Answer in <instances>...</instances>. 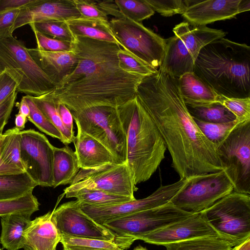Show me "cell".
<instances>
[{"mask_svg": "<svg viewBox=\"0 0 250 250\" xmlns=\"http://www.w3.org/2000/svg\"><path fill=\"white\" fill-rule=\"evenodd\" d=\"M136 97L163 139L180 179L222 170L215 146L203 134L181 95L178 79L159 68L143 78Z\"/></svg>", "mask_w": 250, "mask_h": 250, "instance_id": "6da1fadb", "label": "cell"}, {"mask_svg": "<svg viewBox=\"0 0 250 250\" xmlns=\"http://www.w3.org/2000/svg\"><path fill=\"white\" fill-rule=\"evenodd\" d=\"M193 120L203 134L215 146L225 140L234 128L241 124L235 120L225 123H210L196 119Z\"/></svg>", "mask_w": 250, "mask_h": 250, "instance_id": "e575fe53", "label": "cell"}, {"mask_svg": "<svg viewBox=\"0 0 250 250\" xmlns=\"http://www.w3.org/2000/svg\"><path fill=\"white\" fill-rule=\"evenodd\" d=\"M188 179L161 186L148 196L108 206H92L81 203L82 210L100 225L128 215L156 208L170 202L173 197L187 184Z\"/></svg>", "mask_w": 250, "mask_h": 250, "instance_id": "4fadbf2b", "label": "cell"}, {"mask_svg": "<svg viewBox=\"0 0 250 250\" xmlns=\"http://www.w3.org/2000/svg\"><path fill=\"white\" fill-rule=\"evenodd\" d=\"M0 250H1V249L0 248Z\"/></svg>", "mask_w": 250, "mask_h": 250, "instance_id": "91938a15", "label": "cell"}, {"mask_svg": "<svg viewBox=\"0 0 250 250\" xmlns=\"http://www.w3.org/2000/svg\"><path fill=\"white\" fill-rule=\"evenodd\" d=\"M27 120V118L26 116L18 113L15 116V127L20 131L23 130Z\"/></svg>", "mask_w": 250, "mask_h": 250, "instance_id": "f5cc1de1", "label": "cell"}, {"mask_svg": "<svg viewBox=\"0 0 250 250\" xmlns=\"http://www.w3.org/2000/svg\"><path fill=\"white\" fill-rule=\"evenodd\" d=\"M1 148V157L5 164L25 172L21 159L20 130L16 127L7 130Z\"/></svg>", "mask_w": 250, "mask_h": 250, "instance_id": "1f68e13d", "label": "cell"}, {"mask_svg": "<svg viewBox=\"0 0 250 250\" xmlns=\"http://www.w3.org/2000/svg\"><path fill=\"white\" fill-rule=\"evenodd\" d=\"M81 17L108 21L107 16L96 5L95 0H73Z\"/></svg>", "mask_w": 250, "mask_h": 250, "instance_id": "7bdbcfd3", "label": "cell"}, {"mask_svg": "<svg viewBox=\"0 0 250 250\" xmlns=\"http://www.w3.org/2000/svg\"><path fill=\"white\" fill-rule=\"evenodd\" d=\"M117 57L121 68L128 73L145 77L158 71L122 48L118 50Z\"/></svg>", "mask_w": 250, "mask_h": 250, "instance_id": "74e56055", "label": "cell"}, {"mask_svg": "<svg viewBox=\"0 0 250 250\" xmlns=\"http://www.w3.org/2000/svg\"><path fill=\"white\" fill-rule=\"evenodd\" d=\"M20 145L25 172L37 186L53 187L54 146L33 129L20 131Z\"/></svg>", "mask_w": 250, "mask_h": 250, "instance_id": "7c38bea8", "label": "cell"}, {"mask_svg": "<svg viewBox=\"0 0 250 250\" xmlns=\"http://www.w3.org/2000/svg\"><path fill=\"white\" fill-rule=\"evenodd\" d=\"M232 250H250V237L243 243L234 247Z\"/></svg>", "mask_w": 250, "mask_h": 250, "instance_id": "9f6ffc18", "label": "cell"}, {"mask_svg": "<svg viewBox=\"0 0 250 250\" xmlns=\"http://www.w3.org/2000/svg\"><path fill=\"white\" fill-rule=\"evenodd\" d=\"M121 47L152 68L158 70L165 54L167 40L140 22L113 18L109 21Z\"/></svg>", "mask_w": 250, "mask_h": 250, "instance_id": "9c48e42d", "label": "cell"}, {"mask_svg": "<svg viewBox=\"0 0 250 250\" xmlns=\"http://www.w3.org/2000/svg\"><path fill=\"white\" fill-rule=\"evenodd\" d=\"M34 0H0V11L8 9H20L31 3Z\"/></svg>", "mask_w": 250, "mask_h": 250, "instance_id": "c3c4849f", "label": "cell"}, {"mask_svg": "<svg viewBox=\"0 0 250 250\" xmlns=\"http://www.w3.org/2000/svg\"><path fill=\"white\" fill-rule=\"evenodd\" d=\"M187 107L193 119L205 122L225 123L236 119L235 116L220 103L200 106L187 105Z\"/></svg>", "mask_w": 250, "mask_h": 250, "instance_id": "4dcf8cb0", "label": "cell"}, {"mask_svg": "<svg viewBox=\"0 0 250 250\" xmlns=\"http://www.w3.org/2000/svg\"><path fill=\"white\" fill-rule=\"evenodd\" d=\"M166 40L165 54L159 68L178 79L193 73L194 60L183 41L175 35Z\"/></svg>", "mask_w": 250, "mask_h": 250, "instance_id": "7402d4cb", "label": "cell"}, {"mask_svg": "<svg viewBox=\"0 0 250 250\" xmlns=\"http://www.w3.org/2000/svg\"><path fill=\"white\" fill-rule=\"evenodd\" d=\"M20 9L0 11V39L13 37V26Z\"/></svg>", "mask_w": 250, "mask_h": 250, "instance_id": "ee69618b", "label": "cell"}, {"mask_svg": "<svg viewBox=\"0 0 250 250\" xmlns=\"http://www.w3.org/2000/svg\"><path fill=\"white\" fill-rule=\"evenodd\" d=\"M250 10V0H189L182 16L190 24L206 26Z\"/></svg>", "mask_w": 250, "mask_h": 250, "instance_id": "9a60e30c", "label": "cell"}, {"mask_svg": "<svg viewBox=\"0 0 250 250\" xmlns=\"http://www.w3.org/2000/svg\"><path fill=\"white\" fill-rule=\"evenodd\" d=\"M115 2L124 18L137 22L150 18L155 12L146 0H115Z\"/></svg>", "mask_w": 250, "mask_h": 250, "instance_id": "836d02e7", "label": "cell"}, {"mask_svg": "<svg viewBox=\"0 0 250 250\" xmlns=\"http://www.w3.org/2000/svg\"><path fill=\"white\" fill-rule=\"evenodd\" d=\"M193 73L218 95L250 97V47L224 38L203 47Z\"/></svg>", "mask_w": 250, "mask_h": 250, "instance_id": "3957f363", "label": "cell"}, {"mask_svg": "<svg viewBox=\"0 0 250 250\" xmlns=\"http://www.w3.org/2000/svg\"><path fill=\"white\" fill-rule=\"evenodd\" d=\"M12 111H9L0 117V135L3 133V129L7 124Z\"/></svg>", "mask_w": 250, "mask_h": 250, "instance_id": "11a10c76", "label": "cell"}, {"mask_svg": "<svg viewBox=\"0 0 250 250\" xmlns=\"http://www.w3.org/2000/svg\"><path fill=\"white\" fill-rule=\"evenodd\" d=\"M75 151L67 145L54 146L53 166V187L71 184L80 169Z\"/></svg>", "mask_w": 250, "mask_h": 250, "instance_id": "d4e9b609", "label": "cell"}, {"mask_svg": "<svg viewBox=\"0 0 250 250\" xmlns=\"http://www.w3.org/2000/svg\"><path fill=\"white\" fill-rule=\"evenodd\" d=\"M37 186L25 172L0 175V201L21 197L33 192Z\"/></svg>", "mask_w": 250, "mask_h": 250, "instance_id": "4316f807", "label": "cell"}, {"mask_svg": "<svg viewBox=\"0 0 250 250\" xmlns=\"http://www.w3.org/2000/svg\"><path fill=\"white\" fill-rule=\"evenodd\" d=\"M154 11L164 17L183 14L189 4V0H146Z\"/></svg>", "mask_w": 250, "mask_h": 250, "instance_id": "ab89813d", "label": "cell"}, {"mask_svg": "<svg viewBox=\"0 0 250 250\" xmlns=\"http://www.w3.org/2000/svg\"><path fill=\"white\" fill-rule=\"evenodd\" d=\"M178 82L187 105L200 106L219 103L222 98L193 72L184 74L178 79Z\"/></svg>", "mask_w": 250, "mask_h": 250, "instance_id": "603a6c76", "label": "cell"}, {"mask_svg": "<svg viewBox=\"0 0 250 250\" xmlns=\"http://www.w3.org/2000/svg\"><path fill=\"white\" fill-rule=\"evenodd\" d=\"M32 214L13 213L0 217L1 232L0 243L7 250H18L25 247L24 232Z\"/></svg>", "mask_w": 250, "mask_h": 250, "instance_id": "cb8c5ba5", "label": "cell"}, {"mask_svg": "<svg viewBox=\"0 0 250 250\" xmlns=\"http://www.w3.org/2000/svg\"><path fill=\"white\" fill-rule=\"evenodd\" d=\"M216 149L234 191L250 194V121L234 128Z\"/></svg>", "mask_w": 250, "mask_h": 250, "instance_id": "ba28073f", "label": "cell"}, {"mask_svg": "<svg viewBox=\"0 0 250 250\" xmlns=\"http://www.w3.org/2000/svg\"><path fill=\"white\" fill-rule=\"evenodd\" d=\"M218 234L201 212L164 228L140 236L136 240L157 245L178 242L198 237Z\"/></svg>", "mask_w": 250, "mask_h": 250, "instance_id": "2e32d148", "label": "cell"}, {"mask_svg": "<svg viewBox=\"0 0 250 250\" xmlns=\"http://www.w3.org/2000/svg\"><path fill=\"white\" fill-rule=\"evenodd\" d=\"M77 127V134L73 143L81 169L95 168L107 164H118L106 146L85 133L78 125Z\"/></svg>", "mask_w": 250, "mask_h": 250, "instance_id": "d6986e66", "label": "cell"}, {"mask_svg": "<svg viewBox=\"0 0 250 250\" xmlns=\"http://www.w3.org/2000/svg\"><path fill=\"white\" fill-rule=\"evenodd\" d=\"M16 106L19 109V113L26 116L27 118L30 114V108L24 98L22 97L20 103H17Z\"/></svg>", "mask_w": 250, "mask_h": 250, "instance_id": "816d5d0a", "label": "cell"}, {"mask_svg": "<svg viewBox=\"0 0 250 250\" xmlns=\"http://www.w3.org/2000/svg\"><path fill=\"white\" fill-rule=\"evenodd\" d=\"M63 193L67 198H76L81 203L92 206H108L134 200L130 197L110 194L94 188H82L64 191Z\"/></svg>", "mask_w": 250, "mask_h": 250, "instance_id": "f1b7e54d", "label": "cell"}, {"mask_svg": "<svg viewBox=\"0 0 250 250\" xmlns=\"http://www.w3.org/2000/svg\"><path fill=\"white\" fill-rule=\"evenodd\" d=\"M18 90H15L8 97L0 104V117L9 111H12L16 104Z\"/></svg>", "mask_w": 250, "mask_h": 250, "instance_id": "f907efd6", "label": "cell"}, {"mask_svg": "<svg viewBox=\"0 0 250 250\" xmlns=\"http://www.w3.org/2000/svg\"><path fill=\"white\" fill-rule=\"evenodd\" d=\"M63 250H123L122 249L116 250L99 249L89 247H83L74 246L62 245Z\"/></svg>", "mask_w": 250, "mask_h": 250, "instance_id": "db71d44e", "label": "cell"}, {"mask_svg": "<svg viewBox=\"0 0 250 250\" xmlns=\"http://www.w3.org/2000/svg\"><path fill=\"white\" fill-rule=\"evenodd\" d=\"M167 250H232V244L219 234L167 244Z\"/></svg>", "mask_w": 250, "mask_h": 250, "instance_id": "83f0119b", "label": "cell"}, {"mask_svg": "<svg viewBox=\"0 0 250 250\" xmlns=\"http://www.w3.org/2000/svg\"><path fill=\"white\" fill-rule=\"evenodd\" d=\"M17 88L15 82L6 73L2 72L0 74V104Z\"/></svg>", "mask_w": 250, "mask_h": 250, "instance_id": "f6af8a7d", "label": "cell"}, {"mask_svg": "<svg viewBox=\"0 0 250 250\" xmlns=\"http://www.w3.org/2000/svg\"><path fill=\"white\" fill-rule=\"evenodd\" d=\"M23 97L30 108V114L27 117V120L42 132L62 142V137L61 132L39 109L31 96L25 95Z\"/></svg>", "mask_w": 250, "mask_h": 250, "instance_id": "8d00e7d4", "label": "cell"}, {"mask_svg": "<svg viewBox=\"0 0 250 250\" xmlns=\"http://www.w3.org/2000/svg\"><path fill=\"white\" fill-rule=\"evenodd\" d=\"M193 213L179 208L170 202L160 207L137 212L104 225L114 236V243L123 250L136 238L185 219Z\"/></svg>", "mask_w": 250, "mask_h": 250, "instance_id": "8992f818", "label": "cell"}, {"mask_svg": "<svg viewBox=\"0 0 250 250\" xmlns=\"http://www.w3.org/2000/svg\"><path fill=\"white\" fill-rule=\"evenodd\" d=\"M33 31L37 42V48L49 52H67L73 50L72 42L48 37L34 28Z\"/></svg>", "mask_w": 250, "mask_h": 250, "instance_id": "b9f144b4", "label": "cell"}, {"mask_svg": "<svg viewBox=\"0 0 250 250\" xmlns=\"http://www.w3.org/2000/svg\"><path fill=\"white\" fill-rule=\"evenodd\" d=\"M4 135L3 133L0 135V175L14 174L25 172L21 169L6 165L1 157V148L3 143Z\"/></svg>", "mask_w": 250, "mask_h": 250, "instance_id": "681fc988", "label": "cell"}, {"mask_svg": "<svg viewBox=\"0 0 250 250\" xmlns=\"http://www.w3.org/2000/svg\"><path fill=\"white\" fill-rule=\"evenodd\" d=\"M67 22L74 36L113 42L121 46L112 32L108 21L80 17Z\"/></svg>", "mask_w": 250, "mask_h": 250, "instance_id": "484cf974", "label": "cell"}, {"mask_svg": "<svg viewBox=\"0 0 250 250\" xmlns=\"http://www.w3.org/2000/svg\"><path fill=\"white\" fill-rule=\"evenodd\" d=\"M98 7L107 16L110 15L114 18H124L115 2V0L95 1Z\"/></svg>", "mask_w": 250, "mask_h": 250, "instance_id": "7dc6e473", "label": "cell"}, {"mask_svg": "<svg viewBox=\"0 0 250 250\" xmlns=\"http://www.w3.org/2000/svg\"><path fill=\"white\" fill-rule=\"evenodd\" d=\"M82 188L96 189L133 199L134 192L138 190L126 163L107 164L95 168L80 169L64 191Z\"/></svg>", "mask_w": 250, "mask_h": 250, "instance_id": "8fae6325", "label": "cell"}, {"mask_svg": "<svg viewBox=\"0 0 250 250\" xmlns=\"http://www.w3.org/2000/svg\"><path fill=\"white\" fill-rule=\"evenodd\" d=\"M0 71L17 83V90L26 95L39 96L56 85L37 64L21 41L14 37L0 39Z\"/></svg>", "mask_w": 250, "mask_h": 250, "instance_id": "5b68a950", "label": "cell"}, {"mask_svg": "<svg viewBox=\"0 0 250 250\" xmlns=\"http://www.w3.org/2000/svg\"><path fill=\"white\" fill-rule=\"evenodd\" d=\"M72 45L78 64L49 92L56 102L72 111L96 105L118 107L136 96L144 77L121 68L120 45L81 36H75Z\"/></svg>", "mask_w": 250, "mask_h": 250, "instance_id": "7a4b0ae2", "label": "cell"}, {"mask_svg": "<svg viewBox=\"0 0 250 250\" xmlns=\"http://www.w3.org/2000/svg\"><path fill=\"white\" fill-rule=\"evenodd\" d=\"M37 64L56 85L76 68L78 60L73 50L67 52H49L37 48H27Z\"/></svg>", "mask_w": 250, "mask_h": 250, "instance_id": "ac0fdd59", "label": "cell"}, {"mask_svg": "<svg viewBox=\"0 0 250 250\" xmlns=\"http://www.w3.org/2000/svg\"><path fill=\"white\" fill-rule=\"evenodd\" d=\"M1 72H0V74L1 73Z\"/></svg>", "mask_w": 250, "mask_h": 250, "instance_id": "680465c9", "label": "cell"}, {"mask_svg": "<svg viewBox=\"0 0 250 250\" xmlns=\"http://www.w3.org/2000/svg\"><path fill=\"white\" fill-rule=\"evenodd\" d=\"M80 17L73 0H34L20 9L13 30L36 22H67Z\"/></svg>", "mask_w": 250, "mask_h": 250, "instance_id": "e0dca14e", "label": "cell"}, {"mask_svg": "<svg viewBox=\"0 0 250 250\" xmlns=\"http://www.w3.org/2000/svg\"><path fill=\"white\" fill-rule=\"evenodd\" d=\"M60 242L62 245L111 250H116L120 248L114 241H112L77 237L64 234L61 235Z\"/></svg>", "mask_w": 250, "mask_h": 250, "instance_id": "60d3db41", "label": "cell"}, {"mask_svg": "<svg viewBox=\"0 0 250 250\" xmlns=\"http://www.w3.org/2000/svg\"><path fill=\"white\" fill-rule=\"evenodd\" d=\"M57 104L59 113L63 125L70 132L74 134V119L70 110L64 104L60 103H57Z\"/></svg>", "mask_w": 250, "mask_h": 250, "instance_id": "bcb514c9", "label": "cell"}, {"mask_svg": "<svg viewBox=\"0 0 250 250\" xmlns=\"http://www.w3.org/2000/svg\"><path fill=\"white\" fill-rule=\"evenodd\" d=\"M200 212L233 247L250 237V194L232 191Z\"/></svg>", "mask_w": 250, "mask_h": 250, "instance_id": "52a82bcc", "label": "cell"}, {"mask_svg": "<svg viewBox=\"0 0 250 250\" xmlns=\"http://www.w3.org/2000/svg\"><path fill=\"white\" fill-rule=\"evenodd\" d=\"M173 32L184 43L194 61L203 47L215 40L223 38L227 34L221 29L193 25L187 21L176 25Z\"/></svg>", "mask_w": 250, "mask_h": 250, "instance_id": "44dd1931", "label": "cell"}, {"mask_svg": "<svg viewBox=\"0 0 250 250\" xmlns=\"http://www.w3.org/2000/svg\"><path fill=\"white\" fill-rule=\"evenodd\" d=\"M32 192L17 198L0 201V217L19 213L32 214L38 211L40 203Z\"/></svg>", "mask_w": 250, "mask_h": 250, "instance_id": "d6a6232c", "label": "cell"}, {"mask_svg": "<svg viewBox=\"0 0 250 250\" xmlns=\"http://www.w3.org/2000/svg\"><path fill=\"white\" fill-rule=\"evenodd\" d=\"M219 103L235 116V121L241 124L250 121V97L228 98L222 96Z\"/></svg>", "mask_w": 250, "mask_h": 250, "instance_id": "f35d334b", "label": "cell"}, {"mask_svg": "<svg viewBox=\"0 0 250 250\" xmlns=\"http://www.w3.org/2000/svg\"><path fill=\"white\" fill-rule=\"evenodd\" d=\"M233 190L224 170L191 177L171 200L174 206L191 213L200 212Z\"/></svg>", "mask_w": 250, "mask_h": 250, "instance_id": "30bf717a", "label": "cell"}, {"mask_svg": "<svg viewBox=\"0 0 250 250\" xmlns=\"http://www.w3.org/2000/svg\"><path fill=\"white\" fill-rule=\"evenodd\" d=\"M42 34L55 39L73 42L75 36L66 21H51L29 24Z\"/></svg>", "mask_w": 250, "mask_h": 250, "instance_id": "d590c367", "label": "cell"}, {"mask_svg": "<svg viewBox=\"0 0 250 250\" xmlns=\"http://www.w3.org/2000/svg\"><path fill=\"white\" fill-rule=\"evenodd\" d=\"M60 240L52 211L31 220L24 232L25 246L33 250H55Z\"/></svg>", "mask_w": 250, "mask_h": 250, "instance_id": "ffe728a7", "label": "cell"}, {"mask_svg": "<svg viewBox=\"0 0 250 250\" xmlns=\"http://www.w3.org/2000/svg\"><path fill=\"white\" fill-rule=\"evenodd\" d=\"M52 220L60 235L114 241L113 234L84 213L77 200L55 208Z\"/></svg>", "mask_w": 250, "mask_h": 250, "instance_id": "5bb4252c", "label": "cell"}, {"mask_svg": "<svg viewBox=\"0 0 250 250\" xmlns=\"http://www.w3.org/2000/svg\"><path fill=\"white\" fill-rule=\"evenodd\" d=\"M49 92L39 96H31V97L39 109L61 132L62 137V142L68 145L73 142L75 135L63 125L59 113L58 104Z\"/></svg>", "mask_w": 250, "mask_h": 250, "instance_id": "f546056e", "label": "cell"}, {"mask_svg": "<svg viewBox=\"0 0 250 250\" xmlns=\"http://www.w3.org/2000/svg\"><path fill=\"white\" fill-rule=\"evenodd\" d=\"M133 250H147L146 248L139 245L136 247Z\"/></svg>", "mask_w": 250, "mask_h": 250, "instance_id": "6f0895ef", "label": "cell"}, {"mask_svg": "<svg viewBox=\"0 0 250 250\" xmlns=\"http://www.w3.org/2000/svg\"><path fill=\"white\" fill-rule=\"evenodd\" d=\"M126 138V164L135 186L150 178L165 159L163 138L136 96L117 107Z\"/></svg>", "mask_w": 250, "mask_h": 250, "instance_id": "277c9868", "label": "cell"}]
</instances>
